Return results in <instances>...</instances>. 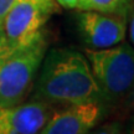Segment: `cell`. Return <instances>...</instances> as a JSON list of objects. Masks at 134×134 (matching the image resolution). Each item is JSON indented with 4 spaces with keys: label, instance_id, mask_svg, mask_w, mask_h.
<instances>
[{
    "label": "cell",
    "instance_id": "5",
    "mask_svg": "<svg viewBox=\"0 0 134 134\" xmlns=\"http://www.w3.org/2000/svg\"><path fill=\"white\" fill-rule=\"evenodd\" d=\"M75 21L78 35L87 48L99 50L124 41L127 18L94 10H77Z\"/></svg>",
    "mask_w": 134,
    "mask_h": 134
},
{
    "label": "cell",
    "instance_id": "6",
    "mask_svg": "<svg viewBox=\"0 0 134 134\" xmlns=\"http://www.w3.org/2000/svg\"><path fill=\"white\" fill-rule=\"evenodd\" d=\"M104 102H85L58 107L38 134H88L107 115Z\"/></svg>",
    "mask_w": 134,
    "mask_h": 134
},
{
    "label": "cell",
    "instance_id": "8",
    "mask_svg": "<svg viewBox=\"0 0 134 134\" xmlns=\"http://www.w3.org/2000/svg\"><path fill=\"white\" fill-rule=\"evenodd\" d=\"M132 9V0H80L76 10H94L127 18Z\"/></svg>",
    "mask_w": 134,
    "mask_h": 134
},
{
    "label": "cell",
    "instance_id": "1",
    "mask_svg": "<svg viewBox=\"0 0 134 134\" xmlns=\"http://www.w3.org/2000/svg\"><path fill=\"white\" fill-rule=\"evenodd\" d=\"M30 94L58 107L85 102L107 103L86 55L72 47L47 50Z\"/></svg>",
    "mask_w": 134,
    "mask_h": 134
},
{
    "label": "cell",
    "instance_id": "10",
    "mask_svg": "<svg viewBox=\"0 0 134 134\" xmlns=\"http://www.w3.org/2000/svg\"><path fill=\"white\" fill-rule=\"evenodd\" d=\"M19 0H0V32H1V27H3V23H4L6 15L9 14L11 8L14 6Z\"/></svg>",
    "mask_w": 134,
    "mask_h": 134
},
{
    "label": "cell",
    "instance_id": "14",
    "mask_svg": "<svg viewBox=\"0 0 134 134\" xmlns=\"http://www.w3.org/2000/svg\"><path fill=\"white\" fill-rule=\"evenodd\" d=\"M129 26H128V31H129V37H130V42L134 47V13L130 11L129 13Z\"/></svg>",
    "mask_w": 134,
    "mask_h": 134
},
{
    "label": "cell",
    "instance_id": "3",
    "mask_svg": "<svg viewBox=\"0 0 134 134\" xmlns=\"http://www.w3.org/2000/svg\"><path fill=\"white\" fill-rule=\"evenodd\" d=\"M85 55L105 102L124 99L134 83L133 46L122 41L107 48H86Z\"/></svg>",
    "mask_w": 134,
    "mask_h": 134
},
{
    "label": "cell",
    "instance_id": "15",
    "mask_svg": "<svg viewBox=\"0 0 134 134\" xmlns=\"http://www.w3.org/2000/svg\"><path fill=\"white\" fill-rule=\"evenodd\" d=\"M127 98V105L128 107H130V108H134V83L133 86H132V90L129 91V93H128V96L125 97Z\"/></svg>",
    "mask_w": 134,
    "mask_h": 134
},
{
    "label": "cell",
    "instance_id": "11",
    "mask_svg": "<svg viewBox=\"0 0 134 134\" xmlns=\"http://www.w3.org/2000/svg\"><path fill=\"white\" fill-rule=\"evenodd\" d=\"M0 134H8V107H0Z\"/></svg>",
    "mask_w": 134,
    "mask_h": 134
},
{
    "label": "cell",
    "instance_id": "13",
    "mask_svg": "<svg viewBox=\"0 0 134 134\" xmlns=\"http://www.w3.org/2000/svg\"><path fill=\"white\" fill-rule=\"evenodd\" d=\"M122 134H134V114L122 125Z\"/></svg>",
    "mask_w": 134,
    "mask_h": 134
},
{
    "label": "cell",
    "instance_id": "12",
    "mask_svg": "<svg viewBox=\"0 0 134 134\" xmlns=\"http://www.w3.org/2000/svg\"><path fill=\"white\" fill-rule=\"evenodd\" d=\"M56 3L58 4V6H61L63 9L76 10L80 0H56Z\"/></svg>",
    "mask_w": 134,
    "mask_h": 134
},
{
    "label": "cell",
    "instance_id": "7",
    "mask_svg": "<svg viewBox=\"0 0 134 134\" xmlns=\"http://www.w3.org/2000/svg\"><path fill=\"white\" fill-rule=\"evenodd\" d=\"M58 105L30 97L8 108V134H38Z\"/></svg>",
    "mask_w": 134,
    "mask_h": 134
},
{
    "label": "cell",
    "instance_id": "4",
    "mask_svg": "<svg viewBox=\"0 0 134 134\" xmlns=\"http://www.w3.org/2000/svg\"><path fill=\"white\" fill-rule=\"evenodd\" d=\"M58 10L56 0H19L3 23L0 60L31 42Z\"/></svg>",
    "mask_w": 134,
    "mask_h": 134
},
{
    "label": "cell",
    "instance_id": "9",
    "mask_svg": "<svg viewBox=\"0 0 134 134\" xmlns=\"http://www.w3.org/2000/svg\"><path fill=\"white\" fill-rule=\"evenodd\" d=\"M88 134H122V124L117 120L102 122Z\"/></svg>",
    "mask_w": 134,
    "mask_h": 134
},
{
    "label": "cell",
    "instance_id": "2",
    "mask_svg": "<svg viewBox=\"0 0 134 134\" xmlns=\"http://www.w3.org/2000/svg\"><path fill=\"white\" fill-rule=\"evenodd\" d=\"M48 46L50 34L43 29L31 42L0 60V107H14L29 97Z\"/></svg>",
    "mask_w": 134,
    "mask_h": 134
},
{
    "label": "cell",
    "instance_id": "16",
    "mask_svg": "<svg viewBox=\"0 0 134 134\" xmlns=\"http://www.w3.org/2000/svg\"><path fill=\"white\" fill-rule=\"evenodd\" d=\"M130 11L134 13V0H132V9H130Z\"/></svg>",
    "mask_w": 134,
    "mask_h": 134
}]
</instances>
